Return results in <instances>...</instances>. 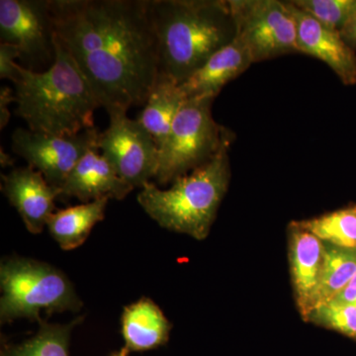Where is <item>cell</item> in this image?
<instances>
[{"label":"cell","instance_id":"obj_1","mask_svg":"<svg viewBox=\"0 0 356 356\" xmlns=\"http://www.w3.org/2000/svg\"><path fill=\"white\" fill-rule=\"evenodd\" d=\"M56 37L108 115L146 104L159 74L149 0H50Z\"/></svg>","mask_w":356,"mask_h":356},{"label":"cell","instance_id":"obj_2","mask_svg":"<svg viewBox=\"0 0 356 356\" xmlns=\"http://www.w3.org/2000/svg\"><path fill=\"white\" fill-rule=\"evenodd\" d=\"M159 72L181 84L236 38L229 0H149Z\"/></svg>","mask_w":356,"mask_h":356},{"label":"cell","instance_id":"obj_3","mask_svg":"<svg viewBox=\"0 0 356 356\" xmlns=\"http://www.w3.org/2000/svg\"><path fill=\"white\" fill-rule=\"evenodd\" d=\"M55 51V60L43 72L18 67L16 115L34 132L74 136L95 128L99 103L56 34Z\"/></svg>","mask_w":356,"mask_h":356},{"label":"cell","instance_id":"obj_4","mask_svg":"<svg viewBox=\"0 0 356 356\" xmlns=\"http://www.w3.org/2000/svg\"><path fill=\"white\" fill-rule=\"evenodd\" d=\"M229 145L208 163L177 178L172 187L161 189L149 182L138 202L161 228L204 240L209 234L229 181Z\"/></svg>","mask_w":356,"mask_h":356},{"label":"cell","instance_id":"obj_5","mask_svg":"<svg viewBox=\"0 0 356 356\" xmlns=\"http://www.w3.org/2000/svg\"><path fill=\"white\" fill-rule=\"evenodd\" d=\"M0 322L26 318L41 322L42 311L51 315L79 312L83 302L74 285L57 267L26 257L2 259L0 266Z\"/></svg>","mask_w":356,"mask_h":356},{"label":"cell","instance_id":"obj_6","mask_svg":"<svg viewBox=\"0 0 356 356\" xmlns=\"http://www.w3.org/2000/svg\"><path fill=\"white\" fill-rule=\"evenodd\" d=\"M213 98L186 99L173 122L165 144L159 149V168L154 180L172 184L208 163L233 135L213 118Z\"/></svg>","mask_w":356,"mask_h":356},{"label":"cell","instance_id":"obj_7","mask_svg":"<svg viewBox=\"0 0 356 356\" xmlns=\"http://www.w3.org/2000/svg\"><path fill=\"white\" fill-rule=\"evenodd\" d=\"M236 38L252 62L298 53L297 27L286 2L277 0H229Z\"/></svg>","mask_w":356,"mask_h":356},{"label":"cell","instance_id":"obj_8","mask_svg":"<svg viewBox=\"0 0 356 356\" xmlns=\"http://www.w3.org/2000/svg\"><path fill=\"white\" fill-rule=\"evenodd\" d=\"M99 137L96 128L74 136L51 135L18 128L11 136V147L28 165L41 172L49 184L60 191L77 163L88 151L98 147Z\"/></svg>","mask_w":356,"mask_h":356},{"label":"cell","instance_id":"obj_9","mask_svg":"<svg viewBox=\"0 0 356 356\" xmlns=\"http://www.w3.org/2000/svg\"><path fill=\"white\" fill-rule=\"evenodd\" d=\"M109 118L108 128L100 133L99 151L122 179L142 189L158 172L159 147L146 129L127 114H110Z\"/></svg>","mask_w":356,"mask_h":356},{"label":"cell","instance_id":"obj_10","mask_svg":"<svg viewBox=\"0 0 356 356\" xmlns=\"http://www.w3.org/2000/svg\"><path fill=\"white\" fill-rule=\"evenodd\" d=\"M1 43L17 47L24 64L44 65L55 60V30L50 0H1Z\"/></svg>","mask_w":356,"mask_h":356},{"label":"cell","instance_id":"obj_11","mask_svg":"<svg viewBox=\"0 0 356 356\" xmlns=\"http://www.w3.org/2000/svg\"><path fill=\"white\" fill-rule=\"evenodd\" d=\"M286 3L296 22L298 53L324 62L346 86L355 84L356 54L339 32L325 27L292 1Z\"/></svg>","mask_w":356,"mask_h":356},{"label":"cell","instance_id":"obj_12","mask_svg":"<svg viewBox=\"0 0 356 356\" xmlns=\"http://www.w3.org/2000/svg\"><path fill=\"white\" fill-rule=\"evenodd\" d=\"M1 189L17 210L30 233L38 235L56 212L55 199L60 189L48 184L43 175L28 165L2 175Z\"/></svg>","mask_w":356,"mask_h":356},{"label":"cell","instance_id":"obj_13","mask_svg":"<svg viewBox=\"0 0 356 356\" xmlns=\"http://www.w3.org/2000/svg\"><path fill=\"white\" fill-rule=\"evenodd\" d=\"M133 189L95 147L74 166L60 189V197L76 198L81 203L102 198L122 200Z\"/></svg>","mask_w":356,"mask_h":356},{"label":"cell","instance_id":"obj_14","mask_svg":"<svg viewBox=\"0 0 356 356\" xmlns=\"http://www.w3.org/2000/svg\"><path fill=\"white\" fill-rule=\"evenodd\" d=\"M324 255V243L296 222H292L290 236L292 282L300 313L306 321L315 308Z\"/></svg>","mask_w":356,"mask_h":356},{"label":"cell","instance_id":"obj_15","mask_svg":"<svg viewBox=\"0 0 356 356\" xmlns=\"http://www.w3.org/2000/svg\"><path fill=\"white\" fill-rule=\"evenodd\" d=\"M254 64L250 51L240 39L217 51L187 81L180 84L186 99L192 98H213L229 81L236 79Z\"/></svg>","mask_w":356,"mask_h":356},{"label":"cell","instance_id":"obj_16","mask_svg":"<svg viewBox=\"0 0 356 356\" xmlns=\"http://www.w3.org/2000/svg\"><path fill=\"white\" fill-rule=\"evenodd\" d=\"M172 324L163 312L149 298L138 300L124 308L121 332L127 353L153 350L165 346L170 339Z\"/></svg>","mask_w":356,"mask_h":356},{"label":"cell","instance_id":"obj_17","mask_svg":"<svg viewBox=\"0 0 356 356\" xmlns=\"http://www.w3.org/2000/svg\"><path fill=\"white\" fill-rule=\"evenodd\" d=\"M185 100L180 84L159 72L144 109L136 119L153 137L159 149L165 144Z\"/></svg>","mask_w":356,"mask_h":356},{"label":"cell","instance_id":"obj_18","mask_svg":"<svg viewBox=\"0 0 356 356\" xmlns=\"http://www.w3.org/2000/svg\"><path fill=\"white\" fill-rule=\"evenodd\" d=\"M108 198L56 211L49 218L47 227L60 248L72 250L81 247L97 222L104 219Z\"/></svg>","mask_w":356,"mask_h":356},{"label":"cell","instance_id":"obj_19","mask_svg":"<svg viewBox=\"0 0 356 356\" xmlns=\"http://www.w3.org/2000/svg\"><path fill=\"white\" fill-rule=\"evenodd\" d=\"M324 245V264L314 310L332 301L356 275V248Z\"/></svg>","mask_w":356,"mask_h":356},{"label":"cell","instance_id":"obj_20","mask_svg":"<svg viewBox=\"0 0 356 356\" xmlns=\"http://www.w3.org/2000/svg\"><path fill=\"white\" fill-rule=\"evenodd\" d=\"M83 317L70 324H48L42 320L40 329L31 339L20 344L2 343L0 356H70V334Z\"/></svg>","mask_w":356,"mask_h":356},{"label":"cell","instance_id":"obj_21","mask_svg":"<svg viewBox=\"0 0 356 356\" xmlns=\"http://www.w3.org/2000/svg\"><path fill=\"white\" fill-rule=\"evenodd\" d=\"M296 224L322 242L337 247L356 248V207L336 211Z\"/></svg>","mask_w":356,"mask_h":356},{"label":"cell","instance_id":"obj_22","mask_svg":"<svg viewBox=\"0 0 356 356\" xmlns=\"http://www.w3.org/2000/svg\"><path fill=\"white\" fill-rule=\"evenodd\" d=\"M294 6L321 24L341 32L356 13V0H295Z\"/></svg>","mask_w":356,"mask_h":356},{"label":"cell","instance_id":"obj_23","mask_svg":"<svg viewBox=\"0 0 356 356\" xmlns=\"http://www.w3.org/2000/svg\"><path fill=\"white\" fill-rule=\"evenodd\" d=\"M308 321L356 339V306L330 301L312 312Z\"/></svg>","mask_w":356,"mask_h":356},{"label":"cell","instance_id":"obj_24","mask_svg":"<svg viewBox=\"0 0 356 356\" xmlns=\"http://www.w3.org/2000/svg\"><path fill=\"white\" fill-rule=\"evenodd\" d=\"M20 51L17 47L8 43L0 44V77L8 79L14 84L17 83L20 74L16 64V58H20Z\"/></svg>","mask_w":356,"mask_h":356},{"label":"cell","instance_id":"obj_25","mask_svg":"<svg viewBox=\"0 0 356 356\" xmlns=\"http://www.w3.org/2000/svg\"><path fill=\"white\" fill-rule=\"evenodd\" d=\"M16 102V96L13 95V90L9 86H2L0 89V129L6 127L10 120V111L8 105Z\"/></svg>","mask_w":356,"mask_h":356},{"label":"cell","instance_id":"obj_26","mask_svg":"<svg viewBox=\"0 0 356 356\" xmlns=\"http://www.w3.org/2000/svg\"><path fill=\"white\" fill-rule=\"evenodd\" d=\"M332 301L356 306V275Z\"/></svg>","mask_w":356,"mask_h":356},{"label":"cell","instance_id":"obj_27","mask_svg":"<svg viewBox=\"0 0 356 356\" xmlns=\"http://www.w3.org/2000/svg\"><path fill=\"white\" fill-rule=\"evenodd\" d=\"M339 34L350 48L353 50L356 49V13L351 16L350 19L344 25Z\"/></svg>","mask_w":356,"mask_h":356},{"label":"cell","instance_id":"obj_28","mask_svg":"<svg viewBox=\"0 0 356 356\" xmlns=\"http://www.w3.org/2000/svg\"><path fill=\"white\" fill-rule=\"evenodd\" d=\"M14 159L10 154L6 153L3 152V149H0V165H1L2 168H7V166L13 165Z\"/></svg>","mask_w":356,"mask_h":356},{"label":"cell","instance_id":"obj_29","mask_svg":"<svg viewBox=\"0 0 356 356\" xmlns=\"http://www.w3.org/2000/svg\"><path fill=\"white\" fill-rule=\"evenodd\" d=\"M127 355H128V353H126V351L124 350L123 348H122V350L120 351H118V353H113L110 356H127Z\"/></svg>","mask_w":356,"mask_h":356}]
</instances>
